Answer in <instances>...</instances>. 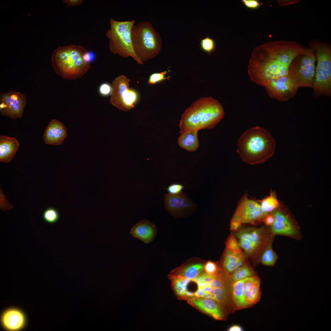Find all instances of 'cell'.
<instances>
[{"label": "cell", "mask_w": 331, "mask_h": 331, "mask_svg": "<svg viewBox=\"0 0 331 331\" xmlns=\"http://www.w3.org/2000/svg\"><path fill=\"white\" fill-rule=\"evenodd\" d=\"M304 48L295 42H268L253 49L248 67L251 80L262 86L266 82L287 75L293 59Z\"/></svg>", "instance_id": "cell-1"}, {"label": "cell", "mask_w": 331, "mask_h": 331, "mask_svg": "<svg viewBox=\"0 0 331 331\" xmlns=\"http://www.w3.org/2000/svg\"><path fill=\"white\" fill-rule=\"evenodd\" d=\"M223 107L216 99L202 97L193 102L181 115L179 124L181 133L188 129H211L223 119Z\"/></svg>", "instance_id": "cell-2"}, {"label": "cell", "mask_w": 331, "mask_h": 331, "mask_svg": "<svg viewBox=\"0 0 331 331\" xmlns=\"http://www.w3.org/2000/svg\"><path fill=\"white\" fill-rule=\"evenodd\" d=\"M237 152L245 162L262 163L275 152V141L267 130L259 127L245 131L239 139Z\"/></svg>", "instance_id": "cell-3"}, {"label": "cell", "mask_w": 331, "mask_h": 331, "mask_svg": "<svg viewBox=\"0 0 331 331\" xmlns=\"http://www.w3.org/2000/svg\"><path fill=\"white\" fill-rule=\"evenodd\" d=\"M87 51L85 48L80 45L58 47L54 51L51 56L52 67L55 73L66 80L81 78L91 67L83 58Z\"/></svg>", "instance_id": "cell-4"}, {"label": "cell", "mask_w": 331, "mask_h": 331, "mask_svg": "<svg viewBox=\"0 0 331 331\" xmlns=\"http://www.w3.org/2000/svg\"><path fill=\"white\" fill-rule=\"evenodd\" d=\"M131 38L134 51L143 63L153 59L161 51V37L148 21L134 24L131 30Z\"/></svg>", "instance_id": "cell-5"}, {"label": "cell", "mask_w": 331, "mask_h": 331, "mask_svg": "<svg viewBox=\"0 0 331 331\" xmlns=\"http://www.w3.org/2000/svg\"><path fill=\"white\" fill-rule=\"evenodd\" d=\"M135 22V20L120 21L111 18L110 28L106 31V35L109 40V49L111 52L124 58L131 57L142 65L143 63L134 51L131 38V30Z\"/></svg>", "instance_id": "cell-6"}, {"label": "cell", "mask_w": 331, "mask_h": 331, "mask_svg": "<svg viewBox=\"0 0 331 331\" xmlns=\"http://www.w3.org/2000/svg\"><path fill=\"white\" fill-rule=\"evenodd\" d=\"M317 61L313 89V95L329 97L331 95V50L325 44L314 41L310 43Z\"/></svg>", "instance_id": "cell-7"}, {"label": "cell", "mask_w": 331, "mask_h": 331, "mask_svg": "<svg viewBox=\"0 0 331 331\" xmlns=\"http://www.w3.org/2000/svg\"><path fill=\"white\" fill-rule=\"evenodd\" d=\"M316 60V55L313 50L311 48H304L292 62L287 75L295 81L299 88H313Z\"/></svg>", "instance_id": "cell-8"}, {"label": "cell", "mask_w": 331, "mask_h": 331, "mask_svg": "<svg viewBox=\"0 0 331 331\" xmlns=\"http://www.w3.org/2000/svg\"><path fill=\"white\" fill-rule=\"evenodd\" d=\"M130 80L124 75L116 78L112 82L109 102L119 110L128 111L135 107L139 99L137 91L129 88Z\"/></svg>", "instance_id": "cell-9"}, {"label": "cell", "mask_w": 331, "mask_h": 331, "mask_svg": "<svg viewBox=\"0 0 331 331\" xmlns=\"http://www.w3.org/2000/svg\"><path fill=\"white\" fill-rule=\"evenodd\" d=\"M269 213L264 211L260 203L250 199L244 195L240 201L232 218L242 223H255L263 220Z\"/></svg>", "instance_id": "cell-10"}, {"label": "cell", "mask_w": 331, "mask_h": 331, "mask_svg": "<svg viewBox=\"0 0 331 331\" xmlns=\"http://www.w3.org/2000/svg\"><path fill=\"white\" fill-rule=\"evenodd\" d=\"M262 86L271 97L283 101L293 97L299 88L295 81L287 75L268 81Z\"/></svg>", "instance_id": "cell-11"}, {"label": "cell", "mask_w": 331, "mask_h": 331, "mask_svg": "<svg viewBox=\"0 0 331 331\" xmlns=\"http://www.w3.org/2000/svg\"><path fill=\"white\" fill-rule=\"evenodd\" d=\"M0 100V112L2 115L13 119L22 117L26 104L24 94L11 90L2 93Z\"/></svg>", "instance_id": "cell-12"}, {"label": "cell", "mask_w": 331, "mask_h": 331, "mask_svg": "<svg viewBox=\"0 0 331 331\" xmlns=\"http://www.w3.org/2000/svg\"><path fill=\"white\" fill-rule=\"evenodd\" d=\"M234 234L238 238L244 254L248 256L253 255L259 250L263 243L264 236L263 229L261 228L239 229Z\"/></svg>", "instance_id": "cell-13"}, {"label": "cell", "mask_w": 331, "mask_h": 331, "mask_svg": "<svg viewBox=\"0 0 331 331\" xmlns=\"http://www.w3.org/2000/svg\"><path fill=\"white\" fill-rule=\"evenodd\" d=\"M164 198L165 209L175 217L189 215L196 209V205L182 192L177 195L168 193Z\"/></svg>", "instance_id": "cell-14"}, {"label": "cell", "mask_w": 331, "mask_h": 331, "mask_svg": "<svg viewBox=\"0 0 331 331\" xmlns=\"http://www.w3.org/2000/svg\"><path fill=\"white\" fill-rule=\"evenodd\" d=\"M185 300L193 307L216 320H223L226 318L224 308L215 300L195 297H189Z\"/></svg>", "instance_id": "cell-15"}, {"label": "cell", "mask_w": 331, "mask_h": 331, "mask_svg": "<svg viewBox=\"0 0 331 331\" xmlns=\"http://www.w3.org/2000/svg\"><path fill=\"white\" fill-rule=\"evenodd\" d=\"M206 261L198 257L190 258L180 266L171 271L168 276L193 279L204 271Z\"/></svg>", "instance_id": "cell-16"}, {"label": "cell", "mask_w": 331, "mask_h": 331, "mask_svg": "<svg viewBox=\"0 0 331 331\" xmlns=\"http://www.w3.org/2000/svg\"><path fill=\"white\" fill-rule=\"evenodd\" d=\"M2 327L6 330L18 331L25 327L26 320L23 312L16 308L7 309L2 313L0 317Z\"/></svg>", "instance_id": "cell-17"}, {"label": "cell", "mask_w": 331, "mask_h": 331, "mask_svg": "<svg viewBox=\"0 0 331 331\" xmlns=\"http://www.w3.org/2000/svg\"><path fill=\"white\" fill-rule=\"evenodd\" d=\"M196 289L192 293V297L209 299L220 303L224 308L228 303L229 293L227 287H215L195 283Z\"/></svg>", "instance_id": "cell-18"}, {"label": "cell", "mask_w": 331, "mask_h": 331, "mask_svg": "<svg viewBox=\"0 0 331 331\" xmlns=\"http://www.w3.org/2000/svg\"><path fill=\"white\" fill-rule=\"evenodd\" d=\"M67 129L59 120L52 119L48 124L43 134L45 143L47 144H61L67 136Z\"/></svg>", "instance_id": "cell-19"}, {"label": "cell", "mask_w": 331, "mask_h": 331, "mask_svg": "<svg viewBox=\"0 0 331 331\" xmlns=\"http://www.w3.org/2000/svg\"><path fill=\"white\" fill-rule=\"evenodd\" d=\"M272 214L275 218V221L271 226L273 234L290 237L296 236L297 229L287 216L280 211H275Z\"/></svg>", "instance_id": "cell-20"}, {"label": "cell", "mask_w": 331, "mask_h": 331, "mask_svg": "<svg viewBox=\"0 0 331 331\" xmlns=\"http://www.w3.org/2000/svg\"><path fill=\"white\" fill-rule=\"evenodd\" d=\"M260 280L253 276L243 279V293L245 300L249 306L255 304L261 296Z\"/></svg>", "instance_id": "cell-21"}, {"label": "cell", "mask_w": 331, "mask_h": 331, "mask_svg": "<svg viewBox=\"0 0 331 331\" xmlns=\"http://www.w3.org/2000/svg\"><path fill=\"white\" fill-rule=\"evenodd\" d=\"M245 256L243 252H233L225 248L222 256L220 263L224 271L227 274H230L245 263Z\"/></svg>", "instance_id": "cell-22"}, {"label": "cell", "mask_w": 331, "mask_h": 331, "mask_svg": "<svg viewBox=\"0 0 331 331\" xmlns=\"http://www.w3.org/2000/svg\"><path fill=\"white\" fill-rule=\"evenodd\" d=\"M157 229L153 223L145 219L136 223L131 230L132 236L145 243L152 242L156 234Z\"/></svg>", "instance_id": "cell-23"}, {"label": "cell", "mask_w": 331, "mask_h": 331, "mask_svg": "<svg viewBox=\"0 0 331 331\" xmlns=\"http://www.w3.org/2000/svg\"><path fill=\"white\" fill-rule=\"evenodd\" d=\"M19 147L15 138L4 135L0 136V161L9 162L13 158Z\"/></svg>", "instance_id": "cell-24"}, {"label": "cell", "mask_w": 331, "mask_h": 331, "mask_svg": "<svg viewBox=\"0 0 331 331\" xmlns=\"http://www.w3.org/2000/svg\"><path fill=\"white\" fill-rule=\"evenodd\" d=\"M198 131L190 129L185 130L181 133L177 141L179 146L189 152L195 151L199 146Z\"/></svg>", "instance_id": "cell-25"}, {"label": "cell", "mask_w": 331, "mask_h": 331, "mask_svg": "<svg viewBox=\"0 0 331 331\" xmlns=\"http://www.w3.org/2000/svg\"><path fill=\"white\" fill-rule=\"evenodd\" d=\"M233 298L236 308L241 309L249 307L243 293V279L233 283Z\"/></svg>", "instance_id": "cell-26"}, {"label": "cell", "mask_w": 331, "mask_h": 331, "mask_svg": "<svg viewBox=\"0 0 331 331\" xmlns=\"http://www.w3.org/2000/svg\"><path fill=\"white\" fill-rule=\"evenodd\" d=\"M254 275V272L251 267L244 263L231 274V278L233 283Z\"/></svg>", "instance_id": "cell-27"}, {"label": "cell", "mask_w": 331, "mask_h": 331, "mask_svg": "<svg viewBox=\"0 0 331 331\" xmlns=\"http://www.w3.org/2000/svg\"><path fill=\"white\" fill-rule=\"evenodd\" d=\"M259 202L262 209L268 213L275 210L279 205L275 194L273 192Z\"/></svg>", "instance_id": "cell-28"}, {"label": "cell", "mask_w": 331, "mask_h": 331, "mask_svg": "<svg viewBox=\"0 0 331 331\" xmlns=\"http://www.w3.org/2000/svg\"><path fill=\"white\" fill-rule=\"evenodd\" d=\"M278 258L276 253L269 245L264 252L261 258L262 264L265 265L273 266L276 263Z\"/></svg>", "instance_id": "cell-29"}, {"label": "cell", "mask_w": 331, "mask_h": 331, "mask_svg": "<svg viewBox=\"0 0 331 331\" xmlns=\"http://www.w3.org/2000/svg\"><path fill=\"white\" fill-rule=\"evenodd\" d=\"M43 218L45 222L49 224L57 222L60 218L59 211L55 208L50 207L46 209L43 214Z\"/></svg>", "instance_id": "cell-30"}, {"label": "cell", "mask_w": 331, "mask_h": 331, "mask_svg": "<svg viewBox=\"0 0 331 331\" xmlns=\"http://www.w3.org/2000/svg\"><path fill=\"white\" fill-rule=\"evenodd\" d=\"M204 271L206 273L214 276H218L224 271L220 263L215 262L211 261H206L204 267Z\"/></svg>", "instance_id": "cell-31"}, {"label": "cell", "mask_w": 331, "mask_h": 331, "mask_svg": "<svg viewBox=\"0 0 331 331\" xmlns=\"http://www.w3.org/2000/svg\"><path fill=\"white\" fill-rule=\"evenodd\" d=\"M225 244L226 248L229 250L238 253L243 252L238 240L234 234H231L229 236Z\"/></svg>", "instance_id": "cell-32"}, {"label": "cell", "mask_w": 331, "mask_h": 331, "mask_svg": "<svg viewBox=\"0 0 331 331\" xmlns=\"http://www.w3.org/2000/svg\"><path fill=\"white\" fill-rule=\"evenodd\" d=\"M200 47L203 51L210 54L215 49V41L208 36L202 39L200 42Z\"/></svg>", "instance_id": "cell-33"}, {"label": "cell", "mask_w": 331, "mask_h": 331, "mask_svg": "<svg viewBox=\"0 0 331 331\" xmlns=\"http://www.w3.org/2000/svg\"><path fill=\"white\" fill-rule=\"evenodd\" d=\"M167 71L154 73L150 75L148 80V83L150 85H154L166 79L169 80V77H166Z\"/></svg>", "instance_id": "cell-34"}, {"label": "cell", "mask_w": 331, "mask_h": 331, "mask_svg": "<svg viewBox=\"0 0 331 331\" xmlns=\"http://www.w3.org/2000/svg\"><path fill=\"white\" fill-rule=\"evenodd\" d=\"M112 89V85L108 82H104L99 86L98 91L101 96L106 97L110 95Z\"/></svg>", "instance_id": "cell-35"}, {"label": "cell", "mask_w": 331, "mask_h": 331, "mask_svg": "<svg viewBox=\"0 0 331 331\" xmlns=\"http://www.w3.org/2000/svg\"><path fill=\"white\" fill-rule=\"evenodd\" d=\"M184 186L180 184L173 183L169 185L167 188L168 193L172 195L178 194L182 192Z\"/></svg>", "instance_id": "cell-36"}, {"label": "cell", "mask_w": 331, "mask_h": 331, "mask_svg": "<svg viewBox=\"0 0 331 331\" xmlns=\"http://www.w3.org/2000/svg\"><path fill=\"white\" fill-rule=\"evenodd\" d=\"M242 2L246 7L250 9L257 8L261 5L257 0H242Z\"/></svg>", "instance_id": "cell-37"}, {"label": "cell", "mask_w": 331, "mask_h": 331, "mask_svg": "<svg viewBox=\"0 0 331 331\" xmlns=\"http://www.w3.org/2000/svg\"><path fill=\"white\" fill-rule=\"evenodd\" d=\"M242 223L237 220H231L230 225V230L235 232L238 231L241 226Z\"/></svg>", "instance_id": "cell-38"}, {"label": "cell", "mask_w": 331, "mask_h": 331, "mask_svg": "<svg viewBox=\"0 0 331 331\" xmlns=\"http://www.w3.org/2000/svg\"><path fill=\"white\" fill-rule=\"evenodd\" d=\"M96 55L94 53L92 52H86L84 55L83 58L86 63L90 64V63L94 60Z\"/></svg>", "instance_id": "cell-39"}, {"label": "cell", "mask_w": 331, "mask_h": 331, "mask_svg": "<svg viewBox=\"0 0 331 331\" xmlns=\"http://www.w3.org/2000/svg\"><path fill=\"white\" fill-rule=\"evenodd\" d=\"M263 221L265 225L271 226L275 221V218L273 214H268L264 219Z\"/></svg>", "instance_id": "cell-40"}, {"label": "cell", "mask_w": 331, "mask_h": 331, "mask_svg": "<svg viewBox=\"0 0 331 331\" xmlns=\"http://www.w3.org/2000/svg\"><path fill=\"white\" fill-rule=\"evenodd\" d=\"M63 2L68 6H78L82 3V0H65Z\"/></svg>", "instance_id": "cell-41"}, {"label": "cell", "mask_w": 331, "mask_h": 331, "mask_svg": "<svg viewBox=\"0 0 331 331\" xmlns=\"http://www.w3.org/2000/svg\"><path fill=\"white\" fill-rule=\"evenodd\" d=\"M229 331H242L243 329L242 327L238 325H234L230 327L228 329Z\"/></svg>", "instance_id": "cell-42"}]
</instances>
